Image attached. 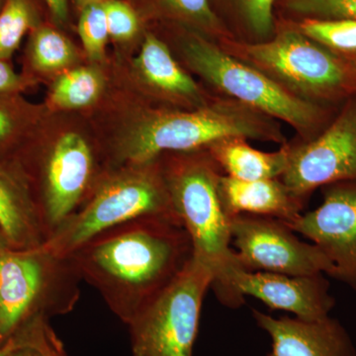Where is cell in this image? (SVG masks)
I'll use <instances>...</instances> for the list:
<instances>
[{"label": "cell", "mask_w": 356, "mask_h": 356, "mask_svg": "<svg viewBox=\"0 0 356 356\" xmlns=\"http://www.w3.org/2000/svg\"><path fill=\"white\" fill-rule=\"evenodd\" d=\"M84 282L128 325L193 259L179 219L147 216L100 233L70 255Z\"/></svg>", "instance_id": "1"}, {"label": "cell", "mask_w": 356, "mask_h": 356, "mask_svg": "<svg viewBox=\"0 0 356 356\" xmlns=\"http://www.w3.org/2000/svg\"><path fill=\"white\" fill-rule=\"evenodd\" d=\"M173 209L192 242L193 257L213 274L211 288L220 303L238 309L245 300L236 294L232 278L243 269L231 247L229 219L220 198L224 172L207 149L159 156Z\"/></svg>", "instance_id": "2"}, {"label": "cell", "mask_w": 356, "mask_h": 356, "mask_svg": "<svg viewBox=\"0 0 356 356\" xmlns=\"http://www.w3.org/2000/svg\"><path fill=\"white\" fill-rule=\"evenodd\" d=\"M168 24L182 63L202 79L208 89L286 123L301 142L318 137L341 107L300 99L264 72L229 55L217 42L188 28Z\"/></svg>", "instance_id": "3"}, {"label": "cell", "mask_w": 356, "mask_h": 356, "mask_svg": "<svg viewBox=\"0 0 356 356\" xmlns=\"http://www.w3.org/2000/svg\"><path fill=\"white\" fill-rule=\"evenodd\" d=\"M229 137L280 146L288 140L280 121L215 93L209 103L198 108L147 115L122 145L119 159L128 165H144L163 154L205 149Z\"/></svg>", "instance_id": "4"}, {"label": "cell", "mask_w": 356, "mask_h": 356, "mask_svg": "<svg viewBox=\"0 0 356 356\" xmlns=\"http://www.w3.org/2000/svg\"><path fill=\"white\" fill-rule=\"evenodd\" d=\"M217 43L305 102L339 107L356 95L355 65L302 34L290 21L275 18L273 37L264 42L227 38Z\"/></svg>", "instance_id": "5"}, {"label": "cell", "mask_w": 356, "mask_h": 356, "mask_svg": "<svg viewBox=\"0 0 356 356\" xmlns=\"http://www.w3.org/2000/svg\"><path fill=\"white\" fill-rule=\"evenodd\" d=\"M103 177L88 200L58 227L44 247L70 257L95 236L147 216L177 217L159 156Z\"/></svg>", "instance_id": "6"}, {"label": "cell", "mask_w": 356, "mask_h": 356, "mask_svg": "<svg viewBox=\"0 0 356 356\" xmlns=\"http://www.w3.org/2000/svg\"><path fill=\"white\" fill-rule=\"evenodd\" d=\"M81 274L70 257L44 245L0 254V339L33 318L67 315L81 298Z\"/></svg>", "instance_id": "7"}, {"label": "cell", "mask_w": 356, "mask_h": 356, "mask_svg": "<svg viewBox=\"0 0 356 356\" xmlns=\"http://www.w3.org/2000/svg\"><path fill=\"white\" fill-rule=\"evenodd\" d=\"M213 282L195 259L129 323L133 356H193L204 298Z\"/></svg>", "instance_id": "8"}, {"label": "cell", "mask_w": 356, "mask_h": 356, "mask_svg": "<svg viewBox=\"0 0 356 356\" xmlns=\"http://www.w3.org/2000/svg\"><path fill=\"white\" fill-rule=\"evenodd\" d=\"M290 140L291 159L280 179L304 202L325 185L356 180V95L341 104L315 139Z\"/></svg>", "instance_id": "9"}, {"label": "cell", "mask_w": 356, "mask_h": 356, "mask_svg": "<svg viewBox=\"0 0 356 356\" xmlns=\"http://www.w3.org/2000/svg\"><path fill=\"white\" fill-rule=\"evenodd\" d=\"M232 243L245 271L332 275L334 267L322 250L300 240L287 222L273 217L240 214L229 218Z\"/></svg>", "instance_id": "10"}, {"label": "cell", "mask_w": 356, "mask_h": 356, "mask_svg": "<svg viewBox=\"0 0 356 356\" xmlns=\"http://www.w3.org/2000/svg\"><path fill=\"white\" fill-rule=\"evenodd\" d=\"M95 156L76 133L62 136L29 177L49 236L83 205L102 180L95 179Z\"/></svg>", "instance_id": "11"}, {"label": "cell", "mask_w": 356, "mask_h": 356, "mask_svg": "<svg viewBox=\"0 0 356 356\" xmlns=\"http://www.w3.org/2000/svg\"><path fill=\"white\" fill-rule=\"evenodd\" d=\"M323 202L288 224L309 238L334 267L332 278L356 291V180L322 187Z\"/></svg>", "instance_id": "12"}, {"label": "cell", "mask_w": 356, "mask_h": 356, "mask_svg": "<svg viewBox=\"0 0 356 356\" xmlns=\"http://www.w3.org/2000/svg\"><path fill=\"white\" fill-rule=\"evenodd\" d=\"M232 284L241 299L254 297L271 310L288 312L301 320L329 317L336 305L324 273L287 275L240 269L234 274Z\"/></svg>", "instance_id": "13"}, {"label": "cell", "mask_w": 356, "mask_h": 356, "mask_svg": "<svg viewBox=\"0 0 356 356\" xmlns=\"http://www.w3.org/2000/svg\"><path fill=\"white\" fill-rule=\"evenodd\" d=\"M257 327L270 339L267 356H356L350 334L337 318H274L252 309Z\"/></svg>", "instance_id": "14"}, {"label": "cell", "mask_w": 356, "mask_h": 356, "mask_svg": "<svg viewBox=\"0 0 356 356\" xmlns=\"http://www.w3.org/2000/svg\"><path fill=\"white\" fill-rule=\"evenodd\" d=\"M0 229L13 250L42 247L49 232L19 159L0 161Z\"/></svg>", "instance_id": "15"}, {"label": "cell", "mask_w": 356, "mask_h": 356, "mask_svg": "<svg viewBox=\"0 0 356 356\" xmlns=\"http://www.w3.org/2000/svg\"><path fill=\"white\" fill-rule=\"evenodd\" d=\"M136 65L149 88L172 104L198 108L215 95L200 86L172 55L165 40L153 32L145 33Z\"/></svg>", "instance_id": "16"}, {"label": "cell", "mask_w": 356, "mask_h": 356, "mask_svg": "<svg viewBox=\"0 0 356 356\" xmlns=\"http://www.w3.org/2000/svg\"><path fill=\"white\" fill-rule=\"evenodd\" d=\"M219 192L229 219L236 215L250 214L273 217L292 224L302 216L307 205L280 178L245 181L222 175Z\"/></svg>", "instance_id": "17"}, {"label": "cell", "mask_w": 356, "mask_h": 356, "mask_svg": "<svg viewBox=\"0 0 356 356\" xmlns=\"http://www.w3.org/2000/svg\"><path fill=\"white\" fill-rule=\"evenodd\" d=\"M248 140L242 137L225 138L205 149L228 177L245 181L280 178L291 159V140L273 153L254 149Z\"/></svg>", "instance_id": "18"}, {"label": "cell", "mask_w": 356, "mask_h": 356, "mask_svg": "<svg viewBox=\"0 0 356 356\" xmlns=\"http://www.w3.org/2000/svg\"><path fill=\"white\" fill-rule=\"evenodd\" d=\"M277 0H212L215 13L232 39L259 43L273 37Z\"/></svg>", "instance_id": "19"}, {"label": "cell", "mask_w": 356, "mask_h": 356, "mask_svg": "<svg viewBox=\"0 0 356 356\" xmlns=\"http://www.w3.org/2000/svg\"><path fill=\"white\" fill-rule=\"evenodd\" d=\"M154 15L188 28L213 41L231 38L215 13L212 0H149Z\"/></svg>", "instance_id": "20"}, {"label": "cell", "mask_w": 356, "mask_h": 356, "mask_svg": "<svg viewBox=\"0 0 356 356\" xmlns=\"http://www.w3.org/2000/svg\"><path fill=\"white\" fill-rule=\"evenodd\" d=\"M302 34L337 57L356 63V19H303L290 21Z\"/></svg>", "instance_id": "21"}, {"label": "cell", "mask_w": 356, "mask_h": 356, "mask_svg": "<svg viewBox=\"0 0 356 356\" xmlns=\"http://www.w3.org/2000/svg\"><path fill=\"white\" fill-rule=\"evenodd\" d=\"M74 49L69 39L50 25L41 24L30 35L27 58L30 67L50 72L72 64Z\"/></svg>", "instance_id": "22"}, {"label": "cell", "mask_w": 356, "mask_h": 356, "mask_svg": "<svg viewBox=\"0 0 356 356\" xmlns=\"http://www.w3.org/2000/svg\"><path fill=\"white\" fill-rule=\"evenodd\" d=\"M40 25L35 0H7L0 13V60L13 57L27 33Z\"/></svg>", "instance_id": "23"}, {"label": "cell", "mask_w": 356, "mask_h": 356, "mask_svg": "<svg viewBox=\"0 0 356 356\" xmlns=\"http://www.w3.org/2000/svg\"><path fill=\"white\" fill-rule=\"evenodd\" d=\"M102 86V79L95 70L86 67L70 70L54 83L50 100L60 108H81L95 102Z\"/></svg>", "instance_id": "24"}, {"label": "cell", "mask_w": 356, "mask_h": 356, "mask_svg": "<svg viewBox=\"0 0 356 356\" xmlns=\"http://www.w3.org/2000/svg\"><path fill=\"white\" fill-rule=\"evenodd\" d=\"M9 339L11 346L6 356H69L49 318H33Z\"/></svg>", "instance_id": "25"}, {"label": "cell", "mask_w": 356, "mask_h": 356, "mask_svg": "<svg viewBox=\"0 0 356 356\" xmlns=\"http://www.w3.org/2000/svg\"><path fill=\"white\" fill-rule=\"evenodd\" d=\"M277 19H356V0H277Z\"/></svg>", "instance_id": "26"}, {"label": "cell", "mask_w": 356, "mask_h": 356, "mask_svg": "<svg viewBox=\"0 0 356 356\" xmlns=\"http://www.w3.org/2000/svg\"><path fill=\"white\" fill-rule=\"evenodd\" d=\"M77 31L88 57L102 60L110 38L104 2L88 4L79 11Z\"/></svg>", "instance_id": "27"}, {"label": "cell", "mask_w": 356, "mask_h": 356, "mask_svg": "<svg viewBox=\"0 0 356 356\" xmlns=\"http://www.w3.org/2000/svg\"><path fill=\"white\" fill-rule=\"evenodd\" d=\"M109 36L115 41H130L139 34L140 13L127 0H107L104 2Z\"/></svg>", "instance_id": "28"}, {"label": "cell", "mask_w": 356, "mask_h": 356, "mask_svg": "<svg viewBox=\"0 0 356 356\" xmlns=\"http://www.w3.org/2000/svg\"><path fill=\"white\" fill-rule=\"evenodd\" d=\"M13 95H0V161H13L7 156L23 127L19 108L11 102Z\"/></svg>", "instance_id": "29"}, {"label": "cell", "mask_w": 356, "mask_h": 356, "mask_svg": "<svg viewBox=\"0 0 356 356\" xmlns=\"http://www.w3.org/2000/svg\"><path fill=\"white\" fill-rule=\"evenodd\" d=\"M26 86V79L14 72L7 60H0V95H14Z\"/></svg>", "instance_id": "30"}, {"label": "cell", "mask_w": 356, "mask_h": 356, "mask_svg": "<svg viewBox=\"0 0 356 356\" xmlns=\"http://www.w3.org/2000/svg\"><path fill=\"white\" fill-rule=\"evenodd\" d=\"M48 7L51 19L58 25H64L69 18L70 0H43Z\"/></svg>", "instance_id": "31"}, {"label": "cell", "mask_w": 356, "mask_h": 356, "mask_svg": "<svg viewBox=\"0 0 356 356\" xmlns=\"http://www.w3.org/2000/svg\"><path fill=\"white\" fill-rule=\"evenodd\" d=\"M72 1H74V6L79 9V11H81L83 7L88 6V4L96 3V2H105L107 0H72Z\"/></svg>", "instance_id": "32"}, {"label": "cell", "mask_w": 356, "mask_h": 356, "mask_svg": "<svg viewBox=\"0 0 356 356\" xmlns=\"http://www.w3.org/2000/svg\"><path fill=\"white\" fill-rule=\"evenodd\" d=\"M13 250L10 248V245H9L8 241H7L6 235H4L3 232L0 229V254L2 252H6V250Z\"/></svg>", "instance_id": "33"}, {"label": "cell", "mask_w": 356, "mask_h": 356, "mask_svg": "<svg viewBox=\"0 0 356 356\" xmlns=\"http://www.w3.org/2000/svg\"><path fill=\"white\" fill-rule=\"evenodd\" d=\"M11 346V339H7L6 343L0 346V356H6Z\"/></svg>", "instance_id": "34"}, {"label": "cell", "mask_w": 356, "mask_h": 356, "mask_svg": "<svg viewBox=\"0 0 356 356\" xmlns=\"http://www.w3.org/2000/svg\"><path fill=\"white\" fill-rule=\"evenodd\" d=\"M7 0H0V13H1L2 9H3V7L6 6Z\"/></svg>", "instance_id": "35"}, {"label": "cell", "mask_w": 356, "mask_h": 356, "mask_svg": "<svg viewBox=\"0 0 356 356\" xmlns=\"http://www.w3.org/2000/svg\"><path fill=\"white\" fill-rule=\"evenodd\" d=\"M2 344L3 343H2L1 339H0V346H2Z\"/></svg>", "instance_id": "36"}, {"label": "cell", "mask_w": 356, "mask_h": 356, "mask_svg": "<svg viewBox=\"0 0 356 356\" xmlns=\"http://www.w3.org/2000/svg\"><path fill=\"white\" fill-rule=\"evenodd\" d=\"M353 65H355V67H356V63H355V64H353Z\"/></svg>", "instance_id": "37"}]
</instances>
